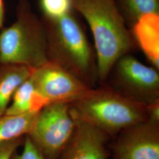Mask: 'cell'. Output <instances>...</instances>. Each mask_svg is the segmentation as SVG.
<instances>
[{"label": "cell", "instance_id": "cell-7", "mask_svg": "<svg viewBox=\"0 0 159 159\" xmlns=\"http://www.w3.org/2000/svg\"><path fill=\"white\" fill-rule=\"evenodd\" d=\"M31 78L36 89L48 104L74 102L92 89L73 74L50 62L34 69Z\"/></svg>", "mask_w": 159, "mask_h": 159}, {"label": "cell", "instance_id": "cell-4", "mask_svg": "<svg viewBox=\"0 0 159 159\" xmlns=\"http://www.w3.org/2000/svg\"><path fill=\"white\" fill-rule=\"evenodd\" d=\"M46 31L28 0H20L16 19L0 33V63L36 69L48 63Z\"/></svg>", "mask_w": 159, "mask_h": 159}, {"label": "cell", "instance_id": "cell-14", "mask_svg": "<svg viewBox=\"0 0 159 159\" xmlns=\"http://www.w3.org/2000/svg\"><path fill=\"white\" fill-rule=\"evenodd\" d=\"M120 14L128 27L147 14H159V0H116Z\"/></svg>", "mask_w": 159, "mask_h": 159}, {"label": "cell", "instance_id": "cell-2", "mask_svg": "<svg viewBox=\"0 0 159 159\" xmlns=\"http://www.w3.org/2000/svg\"><path fill=\"white\" fill-rule=\"evenodd\" d=\"M74 11L56 19L41 18L46 31L47 57L49 62L95 88L98 83L96 52Z\"/></svg>", "mask_w": 159, "mask_h": 159}, {"label": "cell", "instance_id": "cell-8", "mask_svg": "<svg viewBox=\"0 0 159 159\" xmlns=\"http://www.w3.org/2000/svg\"><path fill=\"white\" fill-rule=\"evenodd\" d=\"M113 147L115 159H159V123L146 120L119 133Z\"/></svg>", "mask_w": 159, "mask_h": 159}, {"label": "cell", "instance_id": "cell-18", "mask_svg": "<svg viewBox=\"0 0 159 159\" xmlns=\"http://www.w3.org/2000/svg\"><path fill=\"white\" fill-rule=\"evenodd\" d=\"M148 120L159 123V100L146 105Z\"/></svg>", "mask_w": 159, "mask_h": 159}, {"label": "cell", "instance_id": "cell-20", "mask_svg": "<svg viewBox=\"0 0 159 159\" xmlns=\"http://www.w3.org/2000/svg\"><path fill=\"white\" fill-rule=\"evenodd\" d=\"M0 65H1V63H0Z\"/></svg>", "mask_w": 159, "mask_h": 159}, {"label": "cell", "instance_id": "cell-5", "mask_svg": "<svg viewBox=\"0 0 159 159\" xmlns=\"http://www.w3.org/2000/svg\"><path fill=\"white\" fill-rule=\"evenodd\" d=\"M75 128L69 103L52 102L37 114L27 134L47 159H58Z\"/></svg>", "mask_w": 159, "mask_h": 159}, {"label": "cell", "instance_id": "cell-15", "mask_svg": "<svg viewBox=\"0 0 159 159\" xmlns=\"http://www.w3.org/2000/svg\"><path fill=\"white\" fill-rule=\"evenodd\" d=\"M43 17L56 19L74 10L72 0H39Z\"/></svg>", "mask_w": 159, "mask_h": 159}, {"label": "cell", "instance_id": "cell-12", "mask_svg": "<svg viewBox=\"0 0 159 159\" xmlns=\"http://www.w3.org/2000/svg\"><path fill=\"white\" fill-rule=\"evenodd\" d=\"M48 104L36 89L31 75L18 87L6 110L7 115L37 113Z\"/></svg>", "mask_w": 159, "mask_h": 159}, {"label": "cell", "instance_id": "cell-10", "mask_svg": "<svg viewBox=\"0 0 159 159\" xmlns=\"http://www.w3.org/2000/svg\"><path fill=\"white\" fill-rule=\"evenodd\" d=\"M134 40L154 68L159 69V14H147L130 28Z\"/></svg>", "mask_w": 159, "mask_h": 159}, {"label": "cell", "instance_id": "cell-16", "mask_svg": "<svg viewBox=\"0 0 159 159\" xmlns=\"http://www.w3.org/2000/svg\"><path fill=\"white\" fill-rule=\"evenodd\" d=\"M11 159H47L36 146L30 137L26 135L23 142V148L21 153L16 152L12 154Z\"/></svg>", "mask_w": 159, "mask_h": 159}, {"label": "cell", "instance_id": "cell-19", "mask_svg": "<svg viewBox=\"0 0 159 159\" xmlns=\"http://www.w3.org/2000/svg\"><path fill=\"white\" fill-rule=\"evenodd\" d=\"M5 6L4 0H0V29L3 27L5 20Z\"/></svg>", "mask_w": 159, "mask_h": 159}, {"label": "cell", "instance_id": "cell-13", "mask_svg": "<svg viewBox=\"0 0 159 159\" xmlns=\"http://www.w3.org/2000/svg\"><path fill=\"white\" fill-rule=\"evenodd\" d=\"M37 113L0 116V144L21 138L29 134Z\"/></svg>", "mask_w": 159, "mask_h": 159}, {"label": "cell", "instance_id": "cell-3", "mask_svg": "<svg viewBox=\"0 0 159 159\" xmlns=\"http://www.w3.org/2000/svg\"><path fill=\"white\" fill-rule=\"evenodd\" d=\"M69 107L109 136L148 120L146 104L125 96L106 84L92 88Z\"/></svg>", "mask_w": 159, "mask_h": 159}, {"label": "cell", "instance_id": "cell-9", "mask_svg": "<svg viewBox=\"0 0 159 159\" xmlns=\"http://www.w3.org/2000/svg\"><path fill=\"white\" fill-rule=\"evenodd\" d=\"M75 128L58 159H107L106 148L109 136L80 117L69 107Z\"/></svg>", "mask_w": 159, "mask_h": 159}, {"label": "cell", "instance_id": "cell-1", "mask_svg": "<svg viewBox=\"0 0 159 159\" xmlns=\"http://www.w3.org/2000/svg\"><path fill=\"white\" fill-rule=\"evenodd\" d=\"M74 11L89 25L94 38L98 83L104 85L114 64L137 45L116 0H72Z\"/></svg>", "mask_w": 159, "mask_h": 159}, {"label": "cell", "instance_id": "cell-11", "mask_svg": "<svg viewBox=\"0 0 159 159\" xmlns=\"http://www.w3.org/2000/svg\"><path fill=\"white\" fill-rule=\"evenodd\" d=\"M34 69L17 64L0 65V116L5 114L14 93Z\"/></svg>", "mask_w": 159, "mask_h": 159}, {"label": "cell", "instance_id": "cell-17", "mask_svg": "<svg viewBox=\"0 0 159 159\" xmlns=\"http://www.w3.org/2000/svg\"><path fill=\"white\" fill-rule=\"evenodd\" d=\"M22 137L0 144V159H11L18 148L22 144Z\"/></svg>", "mask_w": 159, "mask_h": 159}, {"label": "cell", "instance_id": "cell-6", "mask_svg": "<svg viewBox=\"0 0 159 159\" xmlns=\"http://www.w3.org/2000/svg\"><path fill=\"white\" fill-rule=\"evenodd\" d=\"M110 75L112 88L133 100L147 105L159 100L158 70L143 64L131 54L120 58Z\"/></svg>", "mask_w": 159, "mask_h": 159}]
</instances>
